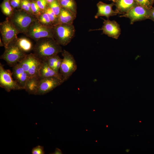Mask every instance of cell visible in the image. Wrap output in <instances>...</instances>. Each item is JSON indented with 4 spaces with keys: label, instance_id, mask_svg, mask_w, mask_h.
I'll return each instance as SVG.
<instances>
[{
    "label": "cell",
    "instance_id": "6da1fadb",
    "mask_svg": "<svg viewBox=\"0 0 154 154\" xmlns=\"http://www.w3.org/2000/svg\"><path fill=\"white\" fill-rule=\"evenodd\" d=\"M36 42L33 49V54L42 61L49 57L58 55L63 51L61 45L53 38H43Z\"/></svg>",
    "mask_w": 154,
    "mask_h": 154
},
{
    "label": "cell",
    "instance_id": "7a4b0ae2",
    "mask_svg": "<svg viewBox=\"0 0 154 154\" xmlns=\"http://www.w3.org/2000/svg\"><path fill=\"white\" fill-rule=\"evenodd\" d=\"M19 33L25 34L30 25L37 18L20 9H14L13 13L7 17Z\"/></svg>",
    "mask_w": 154,
    "mask_h": 154
},
{
    "label": "cell",
    "instance_id": "3957f363",
    "mask_svg": "<svg viewBox=\"0 0 154 154\" xmlns=\"http://www.w3.org/2000/svg\"><path fill=\"white\" fill-rule=\"evenodd\" d=\"M16 39L5 48L4 52L0 56V58L5 60L11 66L13 67L17 64L27 55L17 45Z\"/></svg>",
    "mask_w": 154,
    "mask_h": 154
},
{
    "label": "cell",
    "instance_id": "277c9868",
    "mask_svg": "<svg viewBox=\"0 0 154 154\" xmlns=\"http://www.w3.org/2000/svg\"><path fill=\"white\" fill-rule=\"evenodd\" d=\"M54 38L60 45L68 44L74 37L75 29L73 24H58L53 26Z\"/></svg>",
    "mask_w": 154,
    "mask_h": 154
},
{
    "label": "cell",
    "instance_id": "5b68a950",
    "mask_svg": "<svg viewBox=\"0 0 154 154\" xmlns=\"http://www.w3.org/2000/svg\"><path fill=\"white\" fill-rule=\"evenodd\" d=\"M24 35L35 41L45 37L54 38L53 27L43 26L39 22L37 19L30 25Z\"/></svg>",
    "mask_w": 154,
    "mask_h": 154
},
{
    "label": "cell",
    "instance_id": "8992f818",
    "mask_svg": "<svg viewBox=\"0 0 154 154\" xmlns=\"http://www.w3.org/2000/svg\"><path fill=\"white\" fill-rule=\"evenodd\" d=\"M62 55L63 58L59 73L64 82L68 80L76 70L77 65L73 56L68 51L63 50Z\"/></svg>",
    "mask_w": 154,
    "mask_h": 154
},
{
    "label": "cell",
    "instance_id": "52a82bcc",
    "mask_svg": "<svg viewBox=\"0 0 154 154\" xmlns=\"http://www.w3.org/2000/svg\"><path fill=\"white\" fill-rule=\"evenodd\" d=\"M42 61L33 53L27 54L18 63L27 73L29 77H38L39 71Z\"/></svg>",
    "mask_w": 154,
    "mask_h": 154
},
{
    "label": "cell",
    "instance_id": "ba28073f",
    "mask_svg": "<svg viewBox=\"0 0 154 154\" xmlns=\"http://www.w3.org/2000/svg\"><path fill=\"white\" fill-rule=\"evenodd\" d=\"M0 31L5 48L17 38L19 33L7 17L5 21L0 23Z\"/></svg>",
    "mask_w": 154,
    "mask_h": 154
},
{
    "label": "cell",
    "instance_id": "9c48e42d",
    "mask_svg": "<svg viewBox=\"0 0 154 154\" xmlns=\"http://www.w3.org/2000/svg\"><path fill=\"white\" fill-rule=\"evenodd\" d=\"M12 72L9 70L5 69L0 64V86L7 92L13 90H23L13 78Z\"/></svg>",
    "mask_w": 154,
    "mask_h": 154
},
{
    "label": "cell",
    "instance_id": "30bf717a",
    "mask_svg": "<svg viewBox=\"0 0 154 154\" xmlns=\"http://www.w3.org/2000/svg\"><path fill=\"white\" fill-rule=\"evenodd\" d=\"M150 9L139 5L133 7L126 13L120 16V17H125L130 19V24H133L137 21L149 19Z\"/></svg>",
    "mask_w": 154,
    "mask_h": 154
},
{
    "label": "cell",
    "instance_id": "8fae6325",
    "mask_svg": "<svg viewBox=\"0 0 154 154\" xmlns=\"http://www.w3.org/2000/svg\"><path fill=\"white\" fill-rule=\"evenodd\" d=\"M64 82L62 79L56 77L40 79L35 95L46 94L51 91Z\"/></svg>",
    "mask_w": 154,
    "mask_h": 154
},
{
    "label": "cell",
    "instance_id": "7c38bea8",
    "mask_svg": "<svg viewBox=\"0 0 154 154\" xmlns=\"http://www.w3.org/2000/svg\"><path fill=\"white\" fill-rule=\"evenodd\" d=\"M104 20L103 25L101 28L96 30H102L103 33L113 38L117 39L121 34V29L119 24L114 20Z\"/></svg>",
    "mask_w": 154,
    "mask_h": 154
},
{
    "label": "cell",
    "instance_id": "4fadbf2b",
    "mask_svg": "<svg viewBox=\"0 0 154 154\" xmlns=\"http://www.w3.org/2000/svg\"><path fill=\"white\" fill-rule=\"evenodd\" d=\"M114 5H115V3L114 2L110 4H107L99 1L97 4L98 12L95 18L98 19L100 17L105 16L108 19H109L110 17L117 15V13L112 9Z\"/></svg>",
    "mask_w": 154,
    "mask_h": 154
},
{
    "label": "cell",
    "instance_id": "5bb4252c",
    "mask_svg": "<svg viewBox=\"0 0 154 154\" xmlns=\"http://www.w3.org/2000/svg\"><path fill=\"white\" fill-rule=\"evenodd\" d=\"M12 73L14 80L23 89H24L26 83L30 78L27 73L19 63L13 67Z\"/></svg>",
    "mask_w": 154,
    "mask_h": 154
},
{
    "label": "cell",
    "instance_id": "9a60e30c",
    "mask_svg": "<svg viewBox=\"0 0 154 154\" xmlns=\"http://www.w3.org/2000/svg\"><path fill=\"white\" fill-rule=\"evenodd\" d=\"M38 77L40 79L56 77L62 79L60 73L56 72L51 68L45 60L42 61L39 71Z\"/></svg>",
    "mask_w": 154,
    "mask_h": 154
},
{
    "label": "cell",
    "instance_id": "2e32d148",
    "mask_svg": "<svg viewBox=\"0 0 154 154\" xmlns=\"http://www.w3.org/2000/svg\"><path fill=\"white\" fill-rule=\"evenodd\" d=\"M115 11L117 14H124L136 5H138L134 0H117L115 2Z\"/></svg>",
    "mask_w": 154,
    "mask_h": 154
},
{
    "label": "cell",
    "instance_id": "e0dca14e",
    "mask_svg": "<svg viewBox=\"0 0 154 154\" xmlns=\"http://www.w3.org/2000/svg\"><path fill=\"white\" fill-rule=\"evenodd\" d=\"M77 13L62 7L58 17V24H73Z\"/></svg>",
    "mask_w": 154,
    "mask_h": 154
},
{
    "label": "cell",
    "instance_id": "ac0fdd59",
    "mask_svg": "<svg viewBox=\"0 0 154 154\" xmlns=\"http://www.w3.org/2000/svg\"><path fill=\"white\" fill-rule=\"evenodd\" d=\"M40 80L38 77H30L26 83L24 89L29 94L35 95L38 87Z\"/></svg>",
    "mask_w": 154,
    "mask_h": 154
},
{
    "label": "cell",
    "instance_id": "d6986e66",
    "mask_svg": "<svg viewBox=\"0 0 154 154\" xmlns=\"http://www.w3.org/2000/svg\"><path fill=\"white\" fill-rule=\"evenodd\" d=\"M16 41L19 48L25 53L33 50L34 46L32 43L28 38L25 37L17 38Z\"/></svg>",
    "mask_w": 154,
    "mask_h": 154
},
{
    "label": "cell",
    "instance_id": "ffe728a7",
    "mask_svg": "<svg viewBox=\"0 0 154 154\" xmlns=\"http://www.w3.org/2000/svg\"><path fill=\"white\" fill-rule=\"evenodd\" d=\"M10 0H3L0 5L1 11L7 17H9L13 14L14 9L11 6Z\"/></svg>",
    "mask_w": 154,
    "mask_h": 154
},
{
    "label": "cell",
    "instance_id": "44dd1931",
    "mask_svg": "<svg viewBox=\"0 0 154 154\" xmlns=\"http://www.w3.org/2000/svg\"><path fill=\"white\" fill-rule=\"evenodd\" d=\"M59 2L62 7L77 13V5L75 0H64Z\"/></svg>",
    "mask_w": 154,
    "mask_h": 154
},
{
    "label": "cell",
    "instance_id": "7402d4cb",
    "mask_svg": "<svg viewBox=\"0 0 154 154\" xmlns=\"http://www.w3.org/2000/svg\"><path fill=\"white\" fill-rule=\"evenodd\" d=\"M37 19L39 22L43 26L53 27V26L48 15L44 11Z\"/></svg>",
    "mask_w": 154,
    "mask_h": 154
},
{
    "label": "cell",
    "instance_id": "603a6c76",
    "mask_svg": "<svg viewBox=\"0 0 154 154\" xmlns=\"http://www.w3.org/2000/svg\"><path fill=\"white\" fill-rule=\"evenodd\" d=\"M48 6L58 17L62 8L58 0H55L49 4Z\"/></svg>",
    "mask_w": 154,
    "mask_h": 154
},
{
    "label": "cell",
    "instance_id": "cb8c5ba5",
    "mask_svg": "<svg viewBox=\"0 0 154 154\" xmlns=\"http://www.w3.org/2000/svg\"><path fill=\"white\" fill-rule=\"evenodd\" d=\"M21 9L35 17L31 9V0H22Z\"/></svg>",
    "mask_w": 154,
    "mask_h": 154
},
{
    "label": "cell",
    "instance_id": "d4e9b609",
    "mask_svg": "<svg viewBox=\"0 0 154 154\" xmlns=\"http://www.w3.org/2000/svg\"><path fill=\"white\" fill-rule=\"evenodd\" d=\"M44 11L48 15L53 26L58 24V17L51 10L48 5Z\"/></svg>",
    "mask_w": 154,
    "mask_h": 154
},
{
    "label": "cell",
    "instance_id": "484cf974",
    "mask_svg": "<svg viewBox=\"0 0 154 154\" xmlns=\"http://www.w3.org/2000/svg\"><path fill=\"white\" fill-rule=\"evenodd\" d=\"M60 58L58 55H56L49 57L44 60L46 61L49 66L54 70L57 62Z\"/></svg>",
    "mask_w": 154,
    "mask_h": 154
},
{
    "label": "cell",
    "instance_id": "4316f807",
    "mask_svg": "<svg viewBox=\"0 0 154 154\" xmlns=\"http://www.w3.org/2000/svg\"><path fill=\"white\" fill-rule=\"evenodd\" d=\"M31 10L34 15L37 18L43 11L41 10L34 0H31Z\"/></svg>",
    "mask_w": 154,
    "mask_h": 154
},
{
    "label": "cell",
    "instance_id": "83f0119b",
    "mask_svg": "<svg viewBox=\"0 0 154 154\" xmlns=\"http://www.w3.org/2000/svg\"><path fill=\"white\" fill-rule=\"evenodd\" d=\"M138 5L150 9L153 4V0H134Z\"/></svg>",
    "mask_w": 154,
    "mask_h": 154
},
{
    "label": "cell",
    "instance_id": "f1b7e54d",
    "mask_svg": "<svg viewBox=\"0 0 154 154\" xmlns=\"http://www.w3.org/2000/svg\"><path fill=\"white\" fill-rule=\"evenodd\" d=\"M43 11H44L48 5V4L45 0H34Z\"/></svg>",
    "mask_w": 154,
    "mask_h": 154
},
{
    "label": "cell",
    "instance_id": "f546056e",
    "mask_svg": "<svg viewBox=\"0 0 154 154\" xmlns=\"http://www.w3.org/2000/svg\"><path fill=\"white\" fill-rule=\"evenodd\" d=\"M45 153L44 147L40 145L33 148L31 151L32 154H44Z\"/></svg>",
    "mask_w": 154,
    "mask_h": 154
},
{
    "label": "cell",
    "instance_id": "4dcf8cb0",
    "mask_svg": "<svg viewBox=\"0 0 154 154\" xmlns=\"http://www.w3.org/2000/svg\"><path fill=\"white\" fill-rule=\"evenodd\" d=\"M22 0H10L11 5L14 9H21V4Z\"/></svg>",
    "mask_w": 154,
    "mask_h": 154
},
{
    "label": "cell",
    "instance_id": "1f68e13d",
    "mask_svg": "<svg viewBox=\"0 0 154 154\" xmlns=\"http://www.w3.org/2000/svg\"><path fill=\"white\" fill-rule=\"evenodd\" d=\"M149 19H150L154 22V7H152L150 9Z\"/></svg>",
    "mask_w": 154,
    "mask_h": 154
},
{
    "label": "cell",
    "instance_id": "d6a6232c",
    "mask_svg": "<svg viewBox=\"0 0 154 154\" xmlns=\"http://www.w3.org/2000/svg\"><path fill=\"white\" fill-rule=\"evenodd\" d=\"M52 154H62V152L58 148H56L55 150V151Z\"/></svg>",
    "mask_w": 154,
    "mask_h": 154
},
{
    "label": "cell",
    "instance_id": "836d02e7",
    "mask_svg": "<svg viewBox=\"0 0 154 154\" xmlns=\"http://www.w3.org/2000/svg\"><path fill=\"white\" fill-rule=\"evenodd\" d=\"M0 46H4V45L2 40H1V38H0Z\"/></svg>",
    "mask_w": 154,
    "mask_h": 154
},
{
    "label": "cell",
    "instance_id": "e575fe53",
    "mask_svg": "<svg viewBox=\"0 0 154 154\" xmlns=\"http://www.w3.org/2000/svg\"><path fill=\"white\" fill-rule=\"evenodd\" d=\"M49 4L55 0H45Z\"/></svg>",
    "mask_w": 154,
    "mask_h": 154
},
{
    "label": "cell",
    "instance_id": "d590c367",
    "mask_svg": "<svg viewBox=\"0 0 154 154\" xmlns=\"http://www.w3.org/2000/svg\"><path fill=\"white\" fill-rule=\"evenodd\" d=\"M109 0L112 1L114 3L117 1V0Z\"/></svg>",
    "mask_w": 154,
    "mask_h": 154
},
{
    "label": "cell",
    "instance_id": "8d00e7d4",
    "mask_svg": "<svg viewBox=\"0 0 154 154\" xmlns=\"http://www.w3.org/2000/svg\"><path fill=\"white\" fill-rule=\"evenodd\" d=\"M129 149H127L126 150V151L127 152H129Z\"/></svg>",
    "mask_w": 154,
    "mask_h": 154
},
{
    "label": "cell",
    "instance_id": "74e56055",
    "mask_svg": "<svg viewBox=\"0 0 154 154\" xmlns=\"http://www.w3.org/2000/svg\"><path fill=\"white\" fill-rule=\"evenodd\" d=\"M58 0L59 1H63L64 0Z\"/></svg>",
    "mask_w": 154,
    "mask_h": 154
},
{
    "label": "cell",
    "instance_id": "f35d334b",
    "mask_svg": "<svg viewBox=\"0 0 154 154\" xmlns=\"http://www.w3.org/2000/svg\"><path fill=\"white\" fill-rule=\"evenodd\" d=\"M153 0V2H154V0Z\"/></svg>",
    "mask_w": 154,
    "mask_h": 154
}]
</instances>
